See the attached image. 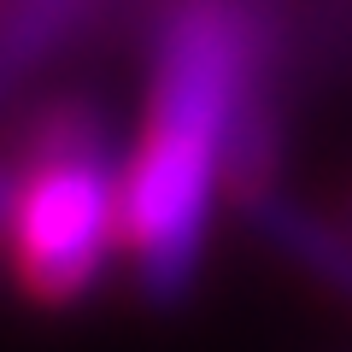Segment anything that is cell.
<instances>
[{"label": "cell", "mask_w": 352, "mask_h": 352, "mask_svg": "<svg viewBox=\"0 0 352 352\" xmlns=\"http://www.w3.org/2000/svg\"><path fill=\"white\" fill-rule=\"evenodd\" d=\"M247 30L217 0L170 18L153 76V112L129 170L118 176V241L153 300H176L200 270L212 194L241 135Z\"/></svg>", "instance_id": "6da1fadb"}, {"label": "cell", "mask_w": 352, "mask_h": 352, "mask_svg": "<svg viewBox=\"0 0 352 352\" xmlns=\"http://www.w3.org/2000/svg\"><path fill=\"white\" fill-rule=\"evenodd\" d=\"M12 258L36 300L65 305L118 247V159L94 118H53L30 147V182L12 188Z\"/></svg>", "instance_id": "7a4b0ae2"}, {"label": "cell", "mask_w": 352, "mask_h": 352, "mask_svg": "<svg viewBox=\"0 0 352 352\" xmlns=\"http://www.w3.org/2000/svg\"><path fill=\"white\" fill-rule=\"evenodd\" d=\"M264 229L288 258H300L323 288L346 294L352 300V241L340 229H329L323 217L300 212V206H282V200H264Z\"/></svg>", "instance_id": "3957f363"}, {"label": "cell", "mask_w": 352, "mask_h": 352, "mask_svg": "<svg viewBox=\"0 0 352 352\" xmlns=\"http://www.w3.org/2000/svg\"><path fill=\"white\" fill-rule=\"evenodd\" d=\"M76 12H82V0H18L6 12V24H0V100L24 82V71H36L59 47Z\"/></svg>", "instance_id": "277c9868"}, {"label": "cell", "mask_w": 352, "mask_h": 352, "mask_svg": "<svg viewBox=\"0 0 352 352\" xmlns=\"http://www.w3.org/2000/svg\"><path fill=\"white\" fill-rule=\"evenodd\" d=\"M12 188H18V182L0 170V229H6V217H12Z\"/></svg>", "instance_id": "5b68a950"}]
</instances>
